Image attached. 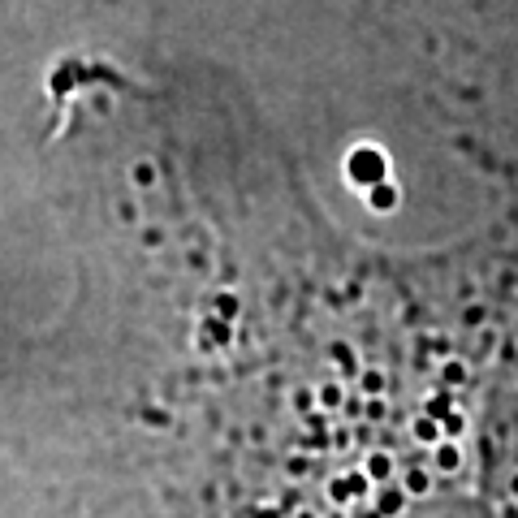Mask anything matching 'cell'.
<instances>
[{
  "mask_svg": "<svg viewBox=\"0 0 518 518\" xmlns=\"http://www.w3.org/2000/svg\"><path fill=\"white\" fill-rule=\"evenodd\" d=\"M346 177L359 190L380 186V182H388V156L376 147V143H359V147L346 156Z\"/></svg>",
  "mask_w": 518,
  "mask_h": 518,
  "instance_id": "cell-1",
  "label": "cell"
},
{
  "mask_svg": "<svg viewBox=\"0 0 518 518\" xmlns=\"http://www.w3.org/2000/svg\"><path fill=\"white\" fill-rule=\"evenodd\" d=\"M363 203L371 207V212H380V216H388V212H397L402 194H397V186H393V182H380V186H371V190H363Z\"/></svg>",
  "mask_w": 518,
  "mask_h": 518,
  "instance_id": "cell-2",
  "label": "cell"
},
{
  "mask_svg": "<svg viewBox=\"0 0 518 518\" xmlns=\"http://www.w3.org/2000/svg\"><path fill=\"white\" fill-rule=\"evenodd\" d=\"M329 359L342 367V376H359V371H363L359 359H354V350H350L346 342H333V346H329Z\"/></svg>",
  "mask_w": 518,
  "mask_h": 518,
  "instance_id": "cell-3",
  "label": "cell"
},
{
  "mask_svg": "<svg viewBox=\"0 0 518 518\" xmlns=\"http://www.w3.org/2000/svg\"><path fill=\"white\" fill-rule=\"evenodd\" d=\"M424 415H428V419H436V424H441L445 415H453V393H449V388H436V393L428 397V406H424Z\"/></svg>",
  "mask_w": 518,
  "mask_h": 518,
  "instance_id": "cell-4",
  "label": "cell"
},
{
  "mask_svg": "<svg viewBox=\"0 0 518 518\" xmlns=\"http://www.w3.org/2000/svg\"><path fill=\"white\" fill-rule=\"evenodd\" d=\"M315 402L324 411H342L346 406V388L337 384V380H329V384H320V393H315Z\"/></svg>",
  "mask_w": 518,
  "mask_h": 518,
  "instance_id": "cell-5",
  "label": "cell"
},
{
  "mask_svg": "<svg viewBox=\"0 0 518 518\" xmlns=\"http://www.w3.org/2000/svg\"><path fill=\"white\" fill-rule=\"evenodd\" d=\"M384 384H388V380H384V371H380V367H363V371H359V388H363V397H380V393H384Z\"/></svg>",
  "mask_w": 518,
  "mask_h": 518,
  "instance_id": "cell-6",
  "label": "cell"
},
{
  "mask_svg": "<svg viewBox=\"0 0 518 518\" xmlns=\"http://www.w3.org/2000/svg\"><path fill=\"white\" fill-rule=\"evenodd\" d=\"M458 466H462V449L453 441H441L436 445V471H458Z\"/></svg>",
  "mask_w": 518,
  "mask_h": 518,
  "instance_id": "cell-7",
  "label": "cell"
},
{
  "mask_svg": "<svg viewBox=\"0 0 518 518\" xmlns=\"http://www.w3.org/2000/svg\"><path fill=\"white\" fill-rule=\"evenodd\" d=\"M441 424H436V419H428V415H419L415 419V441H424V445H441Z\"/></svg>",
  "mask_w": 518,
  "mask_h": 518,
  "instance_id": "cell-8",
  "label": "cell"
},
{
  "mask_svg": "<svg viewBox=\"0 0 518 518\" xmlns=\"http://www.w3.org/2000/svg\"><path fill=\"white\" fill-rule=\"evenodd\" d=\"M466 376H471V371H466V363H462V359H445V363H441V380H445V388L466 384Z\"/></svg>",
  "mask_w": 518,
  "mask_h": 518,
  "instance_id": "cell-9",
  "label": "cell"
},
{
  "mask_svg": "<svg viewBox=\"0 0 518 518\" xmlns=\"http://www.w3.org/2000/svg\"><path fill=\"white\" fill-rule=\"evenodd\" d=\"M367 479H388L393 475V458H388V453H367Z\"/></svg>",
  "mask_w": 518,
  "mask_h": 518,
  "instance_id": "cell-10",
  "label": "cell"
},
{
  "mask_svg": "<svg viewBox=\"0 0 518 518\" xmlns=\"http://www.w3.org/2000/svg\"><path fill=\"white\" fill-rule=\"evenodd\" d=\"M207 333H212V337H207V342L203 346H229V324H225V320H207Z\"/></svg>",
  "mask_w": 518,
  "mask_h": 518,
  "instance_id": "cell-11",
  "label": "cell"
},
{
  "mask_svg": "<svg viewBox=\"0 0 518 518\" xmlns=\"http://www.w3.org/2000/svg\"><path fill=\"white\" fill-rule=\"evenodd\" d=\"M428 488H432V475H428V471H419V466H411V471H406V493L419 497V493H428Z\"/></svg>",
  "mask_w": 518,
  "mask_h": 518,
  "instance_id": "cell-12",
  "label": "cell"
},
{
  "mask_svg": "<svg viewBox=\"0 0 518 518\" xmlns=\"http://www.w3.org/2000/svg\"><path fill=\"white\" fill-rule=\"evenodd\" d=\"M238 294H229V289H225V294H216V311H220V320H234L238 315Z\"/></svg>",
  "mask_w": 518,
  "mask_h": 518,
  "instance_id": "cell-13",
  "label": "cell"
},
{
  "mask_svg": "<svg viewBox=\"0 0 518 518\" xmlns=\"http://www.w3.org/2000/svg\"><path fill=\"white\" fill-rule=\"evenodd\" d=\"M484 320H488V307H484V302H479V307L471 302V307L462 311V324H466V329H484Z\"/></svg>",
  "mask_w": 518,
  "mask_h": 518,
  "instance_id": "cell-14",
  "label": "cell"
},
{
  "mask_svg": "<svg viewBox=\"0 0 518 518\" xmlns=\"http://www.w3.org/2000/svg\"><path fill=\"white\" fill-rule=\"evenodd\" d=\"M462 428H466V419H462V411H453V415H445V419H441V432L449 436V441H453V436H462Z\"/></svg>",
  "mask_w": 518,
  "mask_h": 518,
  "instance_id": "cell-15",
  "label": "cell"
},
{
  "mask_svg": "<svg viewBox=\"0 0 518 518\" xmlns=\"http://www.w3.org/2000/svg\"><path fill=\"white\" fill-rule=\"evenodd\" d=\"M363 415H367V419H384V415H388V402H384V397H367V402H363Z\"/></svg>",
  "mask_w": 518,
  "mask_h": 518,
  "instance_id": "cell-16",
  "label": "cell"
},
{
  "mask_svg": "<svg viewBox=\"0 0 518 518\" xmlns=\"http://www.w3.org/2000/svg\"><path fill=\"white\" fill-rule=\"evenodd\" d=\"M397 510H402V493L388 488V493L380 497V514H397Z\"/></svg>",
  "mask_w": 518,
  "mask_h": 518,
  "instance_id": "cell-17",
  "label": "cell"
},
{
  "mask_svg": "<svg viewBox=\"0 0 518 518\" xmlns=\"http://www.w3.org/2000/svg\"><path fill=\"white\" fill-rule=\"evenodd\" d=\"M294 406H298L302 415H311V406H320V402H315L311 388H298V393H294Z\"/></svg>",
  "mask_w": 518,
  "mask_h": 518,
  "instance_id": "cell-18",
  "label": "cell"
},
{
  "mask_svg": "<svg viewBox=\"0 0 518 518\" xmlns=\"http://www.w3.org/2000/svg\"><path fill=\"white\" fill-rule=\"evenodd\" d=\"M363 402H367V397H346V406H342V411H346L350 419H359V415H363Z\"/></svg>",
  "mask_w": 518,
  "mask_h": 518,
  "instance_id": "cell-19",
  "label": "cell"
},
{
  "mask_svg": "<svg viewBox=\"0 0 518 518\" xmlns=\"http://www.w3.org/2000/svg\"><path fill=\"white\" fill-rule=\"evenodd\" d=\"M307 445H311V449H324V445H329V432H315V436H311V441H307Z\"/></svg>",
  "mask_w": 518,
  "mask_h": 518,
  "instance_id": "cell-20",
  "label": "cell"
},
{
  "mask_svg": "<svg viewBox=\"0 0 518 518\" xmlns=\"http://www.w3.org/2000/svg\"><path fill=\"white\" fill-rule=\"evenodd\" d=\"M289 475H307V462L302 458H289Z\"/></svg>",
  "mask_w": 518,
  "mask_h": 518,
  "instance_id": "cell-21",
  "label": "cell"
},
{
  "mask_svg": "<svg viewBox=\"0 0 518 518\" xmlns=\"http://www.w3.org/2000/svg\"><path fill=\"white\" fill-rule=\"evenodd\" d=\"M333 518H342V514H333Z\"/></svg>",
  "mask_w": 518,
  "mask_h": 518,
  "instance_id": "cell-22",
  "label": "cell"
}]
</instances>
